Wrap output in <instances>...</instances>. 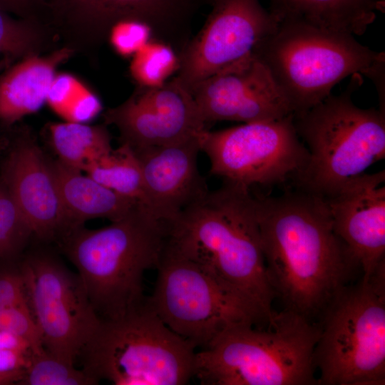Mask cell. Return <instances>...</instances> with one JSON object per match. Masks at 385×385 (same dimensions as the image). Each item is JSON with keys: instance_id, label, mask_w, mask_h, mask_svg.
<instances>
[{"instance_id": "cell-1", "label": "cell", "mask_w": 385, "mask_h": 385, "mask_svg": "<svg viewBox=\"0 0 385 385\" xmlns=\"http://www.w3.org/2000/svg\"><path fill=\"white\" fill-rule=\"evenodd\" d=\"M267 274L285 309L322 314L358 266L334 232L321 196L296 188L255 196Z\"/></svg>"}, {"instance_id": "cell-2", "label": "cell", "mask_w": 385, "mask_h": 385, "mask_svg": "<svg viewBox=\"0 0 385 385\" xmlns=\"http://www.w3.org/2000/svg\"><path fill=\"white\" fill-rule=\"evenodd\" d=\"M166 246L250 297L272 319L275 296L250 189L223 182L208 191L169 222Z\"/></svg>"}, {"instance_id": "cell-3", "label": "cell", "mask_w": 385, "mask_h": 385, "mask_svg": "<svg viewBox=\"0 0 385 385\" xmlns=\"http://www.w3.org/2000/svg\"><path fill=\"white\" fill-rule=\"evenodd\" d=\"M168 232V221L138 202L104 227L81 226L58 241L101 320L118 318L145 301L144 273L157 268Z\"/></svg>"}, {"instance_id": "cell-4", "label": "cell", "mask_w": 385, "mask_h": 385, "mask_svg": "<svg viewBox=\"0 0 385 385\" xmlns=\"http://www.w3.org/2000/svg\"><path fill=\"white\" fill-rule=\"evenodd\" d=\"M267 324L223 332L195 353L194 376L204 385L317 384L319 325L287 309L274 312Z\"/></svg>"}, {"instance_id": "cell-5", "label": "cell", "mask_w": 385, "mask_h": 385, "mask_svg": "<svg viewBox=\"0 0 385 385\" xmlns=\"http://www.w3.org/2000/svg\"><path fill=\"white\" fill-rule=\"evenodd\" d=\"M253 53L269 69L294 115L324 101L349 76L364 74L374 83L384 77V52L361 44L352 35L300 22L280 21Z\"/></svg>"}, {"instance_id": "cell-6", "label": "cell", "mask_w": 385, "mask_h": 385, "mask_svg": "<svg viewBox=\"0 0 385 385\" xmlns=\"http://www.w3.org/2000/svg\"><path fill=\"white\" fill-rule=\"evenodd\" d=\"M352 75L346 89L329 95L304 113L294 115L296 132L309 158L292 180L296 188L327 197L385 158V114L356 106L351 94L361 84Z\"/></svg>"}, {"instance_id": "cell-7", "label": "cell", "mask_w": 385, "mask_h": 385, "mask_svg": "<svg viewBox=\"0 0 385 385\" xmlns=\"http://www.w3.org/2000/svg\"><path fill=\"white\" fill-rule=\"evenodd\" d=\"M195 349L164 324L146 297L124 315L101 320L79 359L98 383L183 385L194 376Z\"/></svg>"}, {"instance_id": "cell-8", "label": "cell", "mask_w": 385, "mask_h": 385, "mask_svg": "<svg viewBox=\"0 0 385 385\" xmlns=\"http://www.w3.org/2000/svg\"><path fill=\"white\" fill-rule=\"evenodd\" d=\"M384 276L343 287L322 314L314 362L317 384H385Z\"/></svg>"}, {"instance_id": "cell-9", "label": "cell", "mask_w": 385, "mask_h": 385, "mask_svg": "<svg viewBox=\"0 0 385 385\" xmlns=\"http://www.w3.org/2000/svg\"><path fill=\"white\" fill-rule=\"evenodd\" d=\"M156 269L147 301L168 327L195 347H207L233 327L269 321L252 299L166 244Z\"/></svg>"}, {"instance_id": "cell-10", "label": "cell", "mask_w": 385, "mask_h": 385, "mask_svg": "<svg viewBox=\"0 0 385 385\" xmlns=\"http://www.w3.org/2000/svg\"><path fill=\"white\" fill-rule=\"evenodd\" d=\"M48 26L61 46L94 61L112 28L126 21L145 24L152 39L178 55L192 37V22L209 0H44Z\"/></svg>"}, {"instance_id": "cell-11", "label": "cell", "mask_w": 385, "mask_h": 385, "mask_svg": "<svg viewBox=\"0 0 385 385\" xmlns=\"http://www.w3.org/2000/svg\"><path fill=\"white\" fill-rule=\"evenodd\" d=\"M200 145L209 158L211 175L250 190L292 181L309 158L296 132L294 114L216 131L207 129L200 135Z\"/></svg>"}, {"instance_id": "cell-12", "label": "cell", "mask_w": 385, "mask_h": 385, "mask_svg": "<svg viewBox=\"0 0 385 385\" xmlns=\"http://www.w3.org/2000/svg\"><path fill=\"white\" fill-rule=\"evenodd\" d=\"M19 265L43 347L75 364L101 322L78 275L47 251L30 253Z\"/></svg>"}, {"instance_id": "cell-13", "label": "cell", "mask_w": 385, "mask_h": 385, "mask_svg": "<svg viewBox=\"0 0 385 385\" xmlns=\"http://www.w3.org/2000/svg\"><path fill=\"white\" fill-rule=\"evenodd\" d=\"M260 1L209 0L206 21L178 56L175 77L188 90L252 54L276 31L278 19Z\"/></svg>"}, {"instance_id": "cell-14", "label": "cell", "mask_w": 385, "mask_h": 385, "mask_svg": "<svg viewBox=\"0 0 385 385\" xmlns=\"http://www.w3.org/2000/svg\"><path fill=\"white\" fill-rule=\"evenodd\" d=\"M103 117L118 128L120 143L134 150L180 142L207 130L192 93L176 77L160 86H137Z\"/></svg>"}, {"instance_id": "cell-15", "label": "cell", "mask_w": 385, "mask_h": 385, "mask_svg": "<svg viewBox=\"0 0 385 385\" xmlns=\"http://www.w3.org/2000/svg\"><path fill=\"white\" fill-rule=\"evenodd\" d=\"M190 93L206 124L269 121L294 114L269 69L253 53L200 82Z\"/></svg>"}, {"instance_id": "cell-16", "label": "cell", "mask_w": 385, "mask_h": 385, "mask_svg": "<svg viewBox=\"0 0 385 385\" xmlns=\"http://www.w3.org/2000/svg\"><path fill=\"white\" fill-rule=\"evenodd\" d=\"M385 170L363 173L323 197L332 227L363 271L366 282L385 254Z\"/></svg>"}, {"instance_id": "cell-17", "label": "cell", "mask_w": 385, "mask_h": 385, "mask_svg": "<svg viewBox=\"0 0 385 385\" xmlns=\"http://www.w3.org/2000/svg\"><path fill=\"white\" fill-rule=\"evenodd\" d=\"M0 177L34 235L43 241L58 242L68 230L66 217L51 160L30 135L17 139L2 165Z\"/></svg>"}, {"instance_id": "cell-18", "label": "cell", "mask_w": 385, "mask_h": 385, "mask_svg": "<svg viewBox=\"0 0 385 385\" xmlns=\"http://www.w3.org/2000/svg\"><path fill=\"white\" fill-rule=\"evenodd\" d=\"M200 135L174 143L133 149L149 209L168 222L209 191L198 169Z\"/></svg>"}, {"instance_id": "cell-19", "label": "cell", "mask_w": 385, "mask_h": 385, "mask_svg": "<svg viewBox=\"0 0 385 385\" xmlns=\"http://www.w3.org/2000/svg\"><path fill=\"white\" fill-rule=\"evenodd\" d=\"M74 53L60 46L45 55L27 56L0 74V120L10 125L46 103L59 66Z\"/></svg>"}, {"instance_id": "cell-20", "label": "cell", "mask_w": 385, "mask_h": 385, "mask_svg": "<svg viewBox=\"0 0 385 385\" xmlns=\"http://www.w3.org/2000/svg\"><path fill=\"white\" fill-rule=\"evenodd\" d=\"M269 11L279 21H294L354 36L365 33L382 0H268Z\"/></svg>"}, {"instance_id": "cell-21", "label": "cell", "mask_w": 385, "mask_h": 385, "mask_svg": "<svg viewBox=\"0 0 385 385\" xmlns=\"http://www.w3.org/2000/svg\"><path fill=\"white\" fill-rule=\"evenodd\" d=\"M51 165L66 217L68 232L83 226L86 221L93 218H106L111 222L118 220L138 202L58 160H51Z\"/></svg>"}, {"instance_id": "cell-22", "label": "cell", "mask_w": 385, "mask_h": 385, "mask_svg": "<svg viewBox=\"0 0 385 385\" xmlns=\"http://www.w3.org/2000/svg\"><path fill=\"white\" fill-rule=\"evenodd\" d=\"M48 135L57 160L81 172L113 149L110 134L104 125L53 123L48 126Z\"/></svg>"}, {"instance_id": "cell-23", "label": "cell", "mask_w": 385, "mask_h": 385, "mask_svg": "<svg viewBox=\"0 0 385 385\" xmlns=\"http://www.w3.org/2000/svg\"><path fill=\"white\" fill-rule=\"evenodd\" d=\"M61 46L54 31L31 20L13 17L0 9V74L19 61Z\"/></svg>"}, {"instance_id": "cell-24", "label": "cell", "mask_w": 385, "mask_h": 385, "mask_svg": "<svg viewBox=\"0 0 385 385\" xmlns=\"http://www.w3.org/2000/svg\"><path fill=\"white\" fill-rule=\"evenodd\" d=\"M83 171L105 187L150 210L140 165L128 145L120 143L118 148L91 162Z\"/></svg>"}, {"instance_id": "cell-25", "label": "cell", "mask_w": 385, "mask_h": 385, "mask_svg": "<svg viewBox=\"0 0 385 385\" xmlns=\"http://www.w3.org/2000/svg\"><path fill=\"white\" fill-rule=\"evenodd\" d=\"M46 103L66 121L86 123L101 111L99 98L86 85L69 73H56Z\"/></svg>"}, {"instance_id": "cell-26", "label": "cell", "mask_w": 385, "mask_h": 385, "mask_svg": "<svg viewBox=\"0 0 385 385\" xmlns=\"http://www.w3.org/2000/svg\"><path fill=\"white\" fill-rule=\"evenodd\" d=\"M179 66L178 56L170 46L150 39L133 55L130 73L138 86H160Z\"/></svg>"}, {"instance_id": "cell-27", "label": "cell", "mask_w": 385, "mask_h": 385, "mask_svg": "<svg viewBox=\"0 0 385 385\" xmlns=\"http://www.w3.org/2000/svg\"><path fill=\"white\" fill-rule=\"evenodd\" d=\"M98 382L82 369L49 354L45 348L33 351L19 384L93 385Z\"/></svg>"}, {"instance_id": "cell-28", "label": "cell", "mask_w": 385, "mask_h": 385, "mask_svg": "<svg viewBox=\"0 0 385 385\" xmlns=\"http://www.w3.org/2000/svg\"><path fill=\"white\" fill-rule=\"evenodd\" d=\"M33 235L29 224L0 177V259L15 261Z\"/></svg>"}, {"instance_id": "cell-29", "label": "cell", "mask_w": 385, "mask_h": 385, "mask_svg": "<svg viewBox=\"0 0 385 385\" xmlns=\"http://www.w3.org/2000/svg\"><path fill=\"white\" fill-rule=\"evenodd\" d=\"M33 351L24 338L0 329V374L16 376L20 382Z\"/></svg>"}, {"instance_id": "cell-30", "label": "cell", "mask_w": 385, "mask_h": 385, "mask_svg": "<svg viewBox=\"0 0 385 385\" xmlns=\"http://www.w3.org/2000/svg\"><path fill=\"white\" fill-rule=\"evenodd\" d=\"M0 329L24 338L31 344L34 351L44 348L29 303L0 307Z\"/></svg>"}, {"instance_id": "cell-31", "label": "cell", "mask_w": 385, "mask_h": 385, "mask_svg": "<svg viewBox=\"0 0 385 385\" xmlns=\"http://www.w3.org/2000/svg\"><path fill=\"white\" fill-rule=\"evenodd\" d=\"M150 39L151 31L145 24L135 21H126L112 28L108 41L117 53L128 56L133 55Z\"/></svg>"}, {"instance_id": "cell-32", "label": "cell", "mask_w": 385, "mask_h": 385, "mask_svg": "<svg viewBox=\"0 0 385 385\" xmlns=\"http://www.w3.org/2000/svg\"><path fill=\"white\" fill-rule=\"evenodd\" d=\"M29 303L19 265L0 269V307Z\"/></svg>"}, {"instance_id": "cell-33", "label": "cell", "mask_w": 385, "mask_h": 385, "mask_svg": "<svg viewBox=\"0 0 385 385\" xmlns=\"http://www.w3.org/2000/svg\"><path fill=\"white\" fill-rule=\"evenodd\" d=\"M0 9L16 17L48 26L47 6L44 0H0Z\"/></svg>"}, {"instance_id": "cell-34", "label": "cell", "mask_w": 385, "mask_h": 385, "mask_svg": "<svg viewBox=\"0 0 385 385\" xmlns=\"http://www.w3.org/2000/svg\"><path fill=\"white\" fill-rule=\"evenodd\" d=\"M19 379L16 376L0 374V385L19 384Z\"/></svg>"}]
</instances>
